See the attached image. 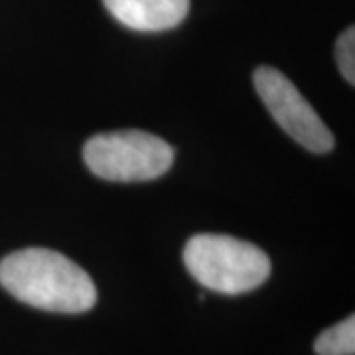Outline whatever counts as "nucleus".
<instances>
[{"label":"nucleus","instance_id":"1","mask_svg":"<svg viewBox=\"0 0 355 355\" xmlns=\"http://www.w3.org/2000/svg\"><path fill=\"white\" fill-rule=\"evenodd\" d=\"M0 284L16 300L46 312L81 314L97 302V288L87 272L65 254L44 247L4 257Z\"/></svg>","mask_w":355,"mask_h":355},{"label":"nucleus","instance_id":"7","mask_svg":"<svg viewBox=\"0 0 355 355\" xmlns=\"http://www.w3.org/2000/svg\"><path fill=\"white\" fill-rule=\"evenodd\" d=\"M336 62L345 77V81H349L352 85L355 83V30L347 28L342 36L336 42Z\"/></svg>","mask_w":355,"mask_h":355},{"label":"nucleus","instance_id":"3","mask_svg":"<svg viewBox=\"0 0 355 355\" xmlns=\"http://www.w3.org/2000/svg\"><path fill=\"white\" fill-rule=\"evenodd\" d=\"M83 160L95 176L109 182H148L170 170L174 148L144 130H116L91 137Z\"/></svg>","mask_w":355,"mask_h":355},{"label":"nucleus","instance_id":"5","mask_svg":"<svg viewBox=\"0 0 355 355\" xmlns=\"http://www.w3.org/2000/svg\"><path fill=\"white\" fill-rule=\"evenodd\" d=\"M123 26L139 32L176 28L190 12V0H103Z\"/></svg>","mask_w":355,"mask_h":355},{"label":"nucleus","instance_id":"4","mask_svg":"<svg viewBox=\"0 0 355 355\" xmlns=\"http://www.w3.org/2000/svg\"><path fill=\"white\" fill-rule=\"evenodd\" d=\"M253 83L268 113L288 137L310 153H330L336 144L331 130L288 77L275 67L261 65L254 71Z\"/></svg>","mask_w":355,"mask_h":355},{"label":"nucleus","instance_id":"6","mask_svg":"<svg viewBox=\"0 0 355 355\" xmlns=\"http://www.w3.org/2000/svg\"><path fill=\"white\" fill-rule=\"evenodd\" d=\"M318 355H354L355 354V318H345L343 322L324 330L314 342Z\"/></svg>","mask_w":355,"mask_h":355},{"label":"nucleus","instance_id":"2","mask_svg":"<svg viewBox=\"0 0 355 355\" xmlns=\"http://www.w3.org/2000/svg\"><path fill=\"white\" fill-rule=\"evenodd\" d=\"M184 263L202 286L221 294H245L270 277V259L257 245L231 235L200 233L186 243Z\"/></svg>","mask_w":355,"mask_h":355}]
</instances>
